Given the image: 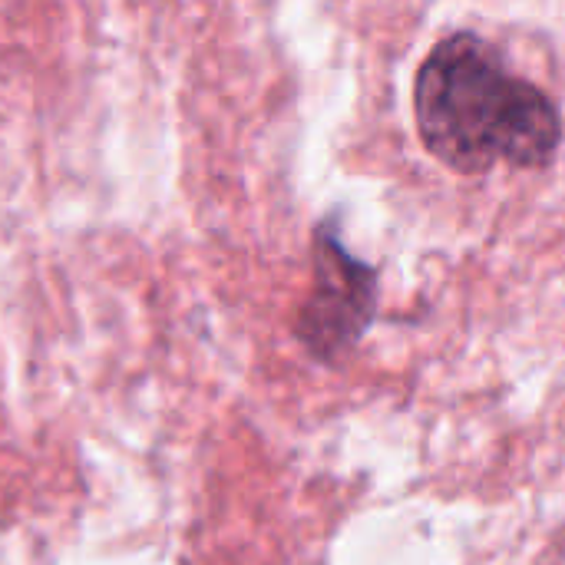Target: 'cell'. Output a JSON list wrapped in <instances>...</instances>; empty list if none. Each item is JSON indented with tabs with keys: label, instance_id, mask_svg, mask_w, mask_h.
I'll use <instances>...</instances> for the list:
<instances>
[{
	"label": "cell",
	"instance_id": "cell-2",
	"mask_svg": "<svg viewBox=\"0 0 565 565\" xmlns=\"http://www.w3.org/2000/svg\"><path fill=\"white\" fill-rule=\"evenodd\" d=\"M377 275L338 238L334 222L315 232V291L301 308L298 331L318 354L348 348L374 318Z\"/></svg>",
	"mask_w": 565,
	"mask_h": 565
},
{
	"label": "cell",
	"instance_id": "cell-1",
	"mask_svg": "<svg viewBox=\"0 0 565 565\" xmlns=\"http://www.w3.org/2000/svg\"><path fill=\"white\" fill-rule=\"evenodd\" d=\"M414 119L427 152L463 175L500 162L540 169L563 142L556 103L477 33H450L427 53L414 79Z\"/></svg>",
	"mask_w": 565,
	"mask_h": 565
}]
</instances>
